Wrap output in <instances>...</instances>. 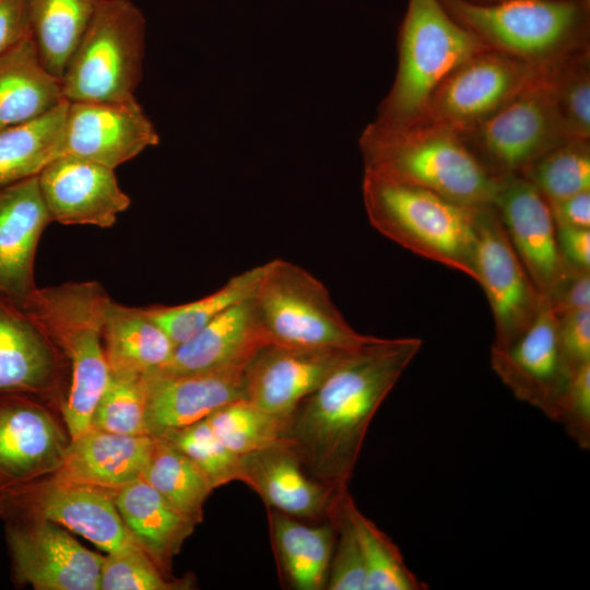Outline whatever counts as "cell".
Segmentation results:
<instances>
[{
    "label": "cell",
    "instance_id": "cell-1",
    "mask_svg": "<svg viewBox=\"0 0 590 590\" xmlns=\"http://www.w3.org/2000/svg\"><path fill=\"white\" fill-rule=\"evenodd\" d=\"M371 337L341 361L291 416L287 437L314 479L346 487L378 409L422 347Z\"/></svg>",
    "mask_w": 590,
    "mask_h": 590
},
{
    "label": "cell",
    "instance_id": "cell-2",
    "mask_svg": "<svg viewBox=\"0 0 590 590\" xmlns=\"http://www.w3.org/2000/svg\"><path fill=\"white\" fill-rule=\"evenodd\" d=\"M358 142L367 172L430 190L467 206L493 205L499 178L451 129L422 120L402 127L374 121Z\"/></svg>",
    "mask_w": 590,
    "mask_h": 590
},
{
    "label": "cell",
    "instance_id": "cell-3",
    "mask_svg": "<svg viewBox=\"0 0 590 590\" xmlns=\"http://www.w3.org/2000/svg\"><path fill=\"white\" fill-rule=\"evenodd\" d=\"M111 298L96 281L36 288L26 311L69 365L62 417L70 439L92 428L96 406L110 377L103 327Z\"/></svg>",
    "mask_w": 590,
    "mask_h": 590
},
{
    "label": "cell",
    "instance_id": "cell-4",
    "mask_svg": "<svg viewBox=\"0 0 590 590\" xmlns=\"http://www.w3.org/2000/svg\"><path fill=\"white\" fill-rule=\"evenodd\" d=\"M371 226L403 248L475 281V210L430 190L364 170Z\"/></svg>",
    "mask_w": 590,
    "mask_h": 590
},
{
    "label": "cell",
    "instance_id": "cell-5",
    "mask_svg": "<svg viewBox=\"0 0 590 590\" xmlns=\"http://www.w3.org/2000/svg\"><path fill=\"white\" fill-rule=\"evenodd\" d=\"M489 48L456 21L440 0H409L399 35V63L376 123L402 127L418 120L439 84L462 62Z\"/></svg>",
    "mask_w": 590,
    "mask_h": 590
},
{
    "label": "cell",
    "instance_id": "cell-6",
    "mask_svg": "<svg viewBox=\"0 0 590 590\" xmlns=\"http://www.w3.org/2000/svg\"><path fill=\"white\" fill-rule=\"evenodd\" d=\"M440 1L489 48L532 64L551 63L586 47L587 11L581 0Z\"/></svg>",
    "mask_w": 590,
    "mask_h": 590
},
{
    "label": "cell",
    "instance_id": "cell-7",
    "mask_svg": "<svg viewBox=\"0 0 590 590\" xmlns=\"http://www.w3.org/2000/svg\"><path fill=\"white\" fill-rule=\"evenodd\" d=\"M146 21L131 0H97L61 78L68 102H128L142 79Z\"/></svg>",
    "mask_w": 590,
    "mask_h": 590
},
{
    "label": "cell",
    "instance_id": "cell-8",
    "mask_svg": "<svg viewBox=\"0 0 590 590\" xmlns=\"http://www.w3.org/2000/svg\"><path fill=\"white\" fill-rule=\"evenodd\" d=\"M255 304L270 344L351 349L371 338L349 324L318 279L287 260L264 263Z\"/></svg>",
    "mask_w": 590,
    "mask_h": 590
},
{
    "label": "cell",
    "instance_id": "cell-9",
    "mask_svg": "<svg viewBox=\"0 0 590 590\" xmlns=\"http://www.w3.org/2000/svg\"><path fill=\"white\" fill-rule=\"evenodd\" d=\"M551 63L542 64L503 107L462 135L496 178L521 175L536 158L569 139L556 101Z\"/></svg>",
    "mask_w": 590,
    "mask_h": 590
},
{
    "label": "cell",
    "instance_id": "cell-10",
    "mask_svg": "<svg viewBox=\"0 0 590 590\" xmlns=\"http://www.w3.org/2000/svg\"><path fill=\"white\" fill-rule=\"evenodd\" d=\"M118 489L45 476L0 491V516L7 521L44 519L110 552L129 534L116 506Z\"/></svg>",
    "mask_w": 590,
    "mask_h": 590
},
{
    "label": "cell",
    "instance_id": "cell-11",
    "mask_svg": "<svg viewBox=\"0 0 590 590\" xmlns=\"http://www.w3.org/2000/svg\"><path fill=\"white\" fill-rule=\"evenodd\" d=\"M540 67L493 48L484 49L439 84L418 120L464 135L503 107Z\"/></svg>",
    "mask_w": 590,
    "mask_h": 590
},
{
    "label": "cell",
    "instance_id": "cell-12",
    "mask_svg": "<svg viewBox=\"0 0 590 590\" xmlns=\"http://www.w3.org/2000/svg\"><path fill=\"white\" fill-rule=\"evenodd\" d=\"M475 281L495 323L493 347L514 343L533 322L543 296L535 287L493 205L475 210Z\"/></svg>",
    "mask_w": 590,
    "mask_h": 590
},
{
    "label": "cell",
    "instance_id": "cell-13",
    "mask_svg": "<svg viewBox=\"0 0 590 590\" xmlns=\"http://www.w3.org/2000/svg\"><path fill=\"white\" fill-rule=\"evenodd\" d=\"M14 579L35 590H99L104 556L61 526L26 518L7 522Z\"/></svg>",
    "mask_w": 590,
    "mask_h": 590
},
{
    "label": "cell",
    "instance_id": "cell-14",
    "mask_svg": "<svg viewBox=\"0 0 590 590\" xmlns=\"http://www.w3.org/2000/svg\"><path fill=\"white\" fill-rule=\"evenodd\" d=\"M489 362L516 398L554 421L574 369L562 350L558 320L546 296L533 322L514 343L491 347Z\"/></svg>",
    "mask_w": 590,
    "mask_h": 590
},
{
    "label": "cell",
    "instance_id": "cell-15",
    "mask_svg": "<svg viewBox=\"0 0 590 590\" xmlns=\"http://www.w3.org/2000/svg\"><path fill=\"white\" fill-rule=\"evenodd\" d=\"M493 206L535 287L550 297L574 269L559 251L548 202L524 177L510 175L499 178Z\"/></svg>",
    "mask_w": 590,
    "mask_h": 590
},
{
    "label": "cell",
    "instance_id": "cell-16",
    "mask_svg": "<svg viewBox=\"0 0 590 590\" xmlns=\"http://www.w3.org/2000/svg\"><path fill=\"white\" fill-rule=\"evenodd\" d=\"M70 440L39 398L0 394V491L56 472Z\"/></svg>",
    "mask_w": 590,
    "mask_h": 590
},
{
    "label": "cell",
    "instance_id": "cell-17",
    "mask_svg": "<svg viewBox=\"0 0 590 590\" xmlns=\"http://www.w3.org/2000/svg\"><path fill=\"white\" fill-rule=\"evenodd\" d=\"M160 142L137 98L128 102H69L62 154L115 169Z\"/></svg>",
    "mask_w": 590,
    "mask_h": 590
},
{
    "label": "cell",
    "instance_id": "cell-18",
    "mask_svg": "<svg viewBox=\"0 0 590 590\" xmlns=\"http://www.w3.org/2000/svg\"><path fill=\"white\" fill-rule=\"evenodd\" d=\"M114 170L67 154L50 161L38 174V185L51 221L111 227L130 205Z\"/></svg>",
    "mask_w": 590,
    "mask_h": 590
},
{
    "label": "cell",
    "instance_id": "cell-19",
    "mask_svg": "<svg viewBox=\"0 0 590 590\" xmlns=\"http://www.w3.org/2000/svg\"><path fill=\"white\" fill-rule=\"evenodd\" d=\"M51 222L38 175L0 186V296L21 310L37 288L36 247Z\"/></svg>",
    "mask_w": 590,
    "mask_h": 590
},
{
    "label": "cell",
    "instance_id": "cell-20",
    "mask_svg": "<svg viewBox=\"0 0 590 590\" xmlns=\"http://www.w3.org/2000/svg\"><path fill=\"white\" fill-rule=\"evenodd\" d=\"M347 350L268 344L245 368L246 399L272 414L291 417Z\"/></svg>",
    "mask_w": 590,
    "mask_h": 590
},
{
    "label": "cell",
    "instance_id": "cell-21",
    "mask_svg": "<svg viewBox=\"0 0 590 590\" xmlns=\"http://www.w3.org/2000/svg\"><path fill=\"white\" fill-rule=\"evenodd\" d=\"M246 367L186 374L155 370L144 375L149 434L160 435L206 418L217 409L246 399Z\"/></svg>",
    "mask_w": 590,
    "mask_h": 590
},
{
    "label": "cell",
    "instance_id": "cell-22",
    "mask_svg": "<svg viewBox=\"0 0 590 590\" xmlns=\"http://www.w3.org/2000/svg\"><path fill=\"white\" fill-rule=\"evenodd\" d=\"M241 482L270 509L311 522L328 519L339 492L345 488L310 476L290 438L241 456Z\"/></svg>",
    "mask_w": 590,
    "mask_h": 590
},
{
    "label": "cell",
    "instance_id": "cell-23",
    "mask_svg": "<svg viewBox=\"0 0 590 590\" xmlns=\"http://www.w3.org/2000/svg\"><path fill=\"white\" fill-rule=\"evenodd\" d=\"M64 358L40 326L0 296V394L58 392Z\"/></svg>",
    "mask_w": 590,
    "mask_h": 590
},
{
    "label": "cell",
    "instance_id": "cell-24",
    "mask_svg": "<svg viewBox=\"0 0 590 590\" xmlns=\"http://www.w3.org/2000/svg\"><path fill=\"white\" fill-rule=\"evenodd\" d=\"M270 344L255 297L228 308L188 341L179 344L160 371L186 374L225 367H246Z\"/></svg>",
    "mask_w": 590,
    "mask_h": 590
},
{
    "label": "cell",
    "instance_id": "cell-25",
    "mask_svg": "<svg viewBox=\"0 0 590 590\" xmlns=\"http://www.w3.org/2000/svg\"><path fill=\"white\" fill-rule=\"evenodd\" d=\"M152 446V435L92 427L70 440L60 468L48 476L119 489L142 477Z\"/></svg>",
    "mask_w": 590,
    "mask_h": 590
},
{
    "label": "cell",
    "instance_id": "cell-26",
    "mask_svg": "<svg viewBox=\"0 0 590 590\" xmlns=\"http://www.w3.org/2000/svg\"><path fill=\"white\" fill-rule=\"evenodd\" d=\"M116 506L131 539L165 575L173 577V560L198 522L142 477L118 489Z\"/></svg>",
    "mask_w": 590,
    "mask_h": 590
},
{
    "label": "cell",
    "instance_id": "cell-27",
    "mask_svg": "<svg viewBox=\"0 0 590 590\" xmlns=\"http://www.w3.org/2000/svg\"><path fill=\"white\" fill-rule=\"evenodd\" d=\"M270 532L280 570L296 590L326 589L335 539L328 518L308 523L274 509L269 511Z\"/></svg>",
    "mask_w": 590,
    "mask_h": 590
},
{
    "label": "cell",
    "instance_id": "cell-28",
    "mask_svg": "<svg viewBox=\"0 0 590 590\" xmlns=\"http://www.w3.org/2000/svg\"><path fill=\"white\" fill-rule=\"evenodd\" d=\"M64 101L61 80L44 68L31 36L0 59V130L36 119Z\"/></svg>",
    "mask_w": 590,
    "mask_h": 590
},
{
    "label": "cell",
    "instance_id": "cell-29",
    "mask_svg": "<svg viewBox=\"0 0 590 590\" xmlns=\"http://www.w3.org/2000/svg\"><path fill=\"white\" fill-rule=\"evenodd\" d=\"M110 371L146 375L161 369L173 356L175 343L146 308L110 300L103 327Z\"/></svg>",
    "mask_w": 590,
    "mask_h": 590
},
{
    "label": "cell",
    "instance_id": "cell-30",
    "mask_svg": "<svg viewBox=\"0 0 590 590\" xmlns=\"http://www.w3.org/2000/svg\"><path fill=\"white\" fill-rule=\"evenodd\" d=\"M97 0H26L30 36L39 61L61 80Z\"/></svg>",
    "mask_w": 590,
    "mask_h": 590
},
{
    "label": "cell",
    "instance_id": "cell-31",
    "mask_svg": "<svg viewBox=\"0 0 590 590\" xmlns=\"http://www.w3.org/2000/svg\"><path fill=\"white\" fill-rule=\"evenodd\" d=\"M69 102L31 121L0 130V186L37 176L62 155Z\"/></svg>",
    "mask_w": 590,
    "mask_h": 590
},
{
    "label": "cell",
    "instance_id": "cell-32",
    "mask_svg": "<svg viewBox=\"0 0 590 590\" xmlns=\"http://www.w3.org/2000/svg\"><path fill=\"white\" fill-rule=\"evenodd\" d=\"M142 479L181 512L202 521L203 505L214 488L203 471L162 436H153Z\"/></svg>",
    "mask_w": 590,
    "mask_h": 590
},
{
    "label": "cell",
    "instance_id": "cell-33",
    "mask_svg": "<svg viewBox=\"0 0 590 590\" xmlns=\"http://www.w3.org/2000/svg\"><path fill=\"white\" fill-rule=\"evenodd\" d=\"M263 272L264 264L248 269L232 276L217 291L187 304L145 308L177 347L228 308L255 297Z\"/></svg>",
    "mask_w": 590,
    "mask_h": 590
},
{
    "label": "cell",
    "instance_id": "cell-34",
    "mask_svg": "<svg viewBox=\"0 0 590 590\" xmlns=\"http://www.w3.org/2000/svg\"><path fill=\"white\" fill-rule=\"evenodd\" d=\"M205 421L225 447L244 456L288 438L291 417L272 414L248 399H239L217 409Z\"/></svg>",
    "mask_w": 590,
    "mask_h": 590
},
{
    "label": "cell",
    "instance_id": "cell-35",
    "mask_svg": "<svg viewBox=\"0 0 590 590\" xmlns=\"http://www.w3.org/2000/svg\"><path fill=\"white\" fill-rule=\"evenodd\" d=\"M349 511L361 545L365 569V590H425L408 567L396 543L378 526L349 502Z\"/></svg>",
    "mask_w": 590,
    "mask_h": 590
},
{
    "label": "cell",
    "instance_id": "cell-36",
    "mask_svg": "<svg viewBox=\"0 0 590 590\" xmlns=\"http://www.w3.org/2000/svg\"><path fill=\"white\" fill-rule=\"evenodd\" d=\"M520 176L548 203L590 190L589 140L564 141L536 158Z\"/></svg>",
    "mask_w": 590,
    "mask_h": 590
},
{
    "label": "cell",
    "instance_id": "cell-37",
    "mask_svg": "<svg viewBox=\"0 0 590 590\" xmlns=\"http://www.w3.org/2000/svg\"><path fill=\"white\" fill-rule=\"evenodd\" d=\"M92 427L126 435H150L144 375L110 371Z\"/></svg>",
    "mask_w": 590,
    "mask_h": 590
},
{
    "label": "cell",
    "instance_id": "cell-38",
    "mask_svg": "<svg viewBox=\"0 0 590 590\" xmlns=\"http://www.w3.org/2000/svg\"><path fill=\"white\" fill-rule=\"evenodd\" d=\"M192 585V577L165 575L129 535L104 556L99 590H184Z\"/></svg>",
    "mask_w": 590,
    "mask_h": 590
},
{
    "label": "cell",
    "instance_id": "cell-39",
    "mask_svg": "<svg viewBox=\"0 0 590 590\" xmlns=\"http://www.w3.org/2000/svg\"><path fill=\"white\" fill-rule=\"evenodd\" d=\"M555 95L569 139L590 138V67L588 46L551 63Z\"/></svg>",
    "mask_w": 590,
    "mask_h": 590
},
{
    "label": "cell",
    "instance_id": "cell-40",
    "mask_svg": "<svg viewBox=\"0 0 590 590\" xmlns=\"http://www.w3.org/2000/svg\"><path fill=\"white\" fill-rule=\"evenodd\" d=\"M190 458L206 475L213 488L243 479L241 456L225 447L205 418L160 435Z\"/></svg>",
    "mask_w": 590,
    "mask_h": 590
},
{
    "label": "cell",
    "instance_id": "cell-41",
    "mask_svg": "<svg viewBox=\"0 0 590 590\" xmlns=\"http://www.w3.org/2000/svg\"><path fill=\"white\" fill-rule=\"evenodd\" d=\"M350 498L347 487L341 489L328 517L335 529L326 583L328 590H365L366 569L349 511Z\"/></svg>",
    "mask_w": 590,
    "mask_h": 590
},
{
    "label": "cell",
    "instance_id": "cell-42",
    "mask_svg": "<svg viewBox=\"0 0 590 590\" xmlns=\"http://www.w3.org/2000/svg\"><path fill=\"white\" fill-rule=\"evenodd\" d=\"M554 421L581 449L590 448V362L574 369Z\"/></svg>",
    "mask_w": 590,
    "mask_h": 590
},
{
    "label": "cell",
    "instance_id": "cell-43",
    "mask_svg": "<svg viewBox=\"0 0 590 590\" xmlns=\"http://www.w3.org/2000/svg\"><path fill=\"white\" fill-rule=\"evenodd\" d=\"M558 320V337L573 369L590 362V308L564 315Z\"/></svg>",
    "mask_w": 590,
    "mask_h": 590
},
{
    "label": "cell",
    "instance_id": "cell-44",
    "mask_svg": "<svg viewBox=\"0 0 590 590\" xmlns=\"http://www.w3.org/2000/svg\"><path fill=\"white\" fill-rule=\"evenodd\" d=\"M547 298L557 318L590 308V270H571Z\"/></svg>",
    "mask_w": 590,
    "mask_h": 590
},
{
    "label": "cell",
    "instance_id": "cell-45",
    "mask_svg": "<svg viewBox=\"0 0 590 590\" xmlns=\"http://www.w3.org/2000/svg\"><path fill=\"white\" fill-rule=\"evenodd\" d=\"M27 36L26 0H0V59Z\"/></svg>",
    "mask_w": 590,
    "mask_h": 590
},
{
    "label": "cell",
    "instance_id": "cell-46",
    "mask_svg": "<svg viewBox=\"0 0 590 590\" xmlns=\"http://www.w3.org/2000/svg\"><path fill=\"white\" fill-rule=\"evenodd\" d=\"M558 248L573 269L590 270V228L556 227Z\"/></svg>",
    "mask_w": 590,
    "mask_h": 590
},
{
    "label": "cell",
    "instance_id": "cell-47",
    "mask_svg": "<svg viewBox=\"0 0 590 590\" xmlns=\"http://www.w3.org/2000/svg\"><path fill=\"white\" fill-rule=\"evenodd\" d=\"M548 204L556 227L590 228V190Z\"/></svg>",
    "mask_w": 590,
    "mask_h": 590
},
{
    "label": "cell",
    "instance_id": "cell-48",
    "mask_svg": "<svg viewBox=\"0 0 590 590\" xmlns=\"http://www.w3.org/2000/svg\"><path fill=\"white\" fill-rule=\"evenodd\" d=\"M480 1H481V0H480ZM487 1H489V0H487ZM492 1H497V0H492Z\"/></svg>",
    "mask_w": 590,
    "mask_h": 590
}]
</instances>
